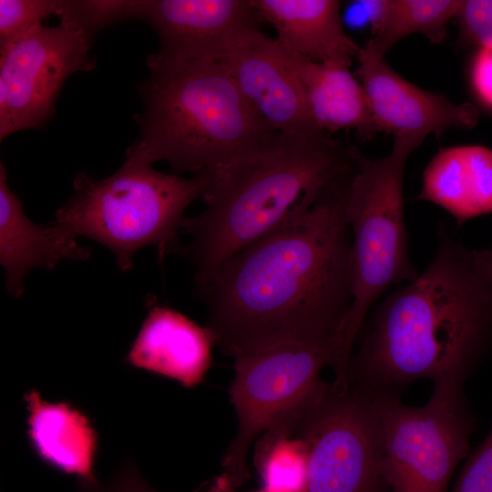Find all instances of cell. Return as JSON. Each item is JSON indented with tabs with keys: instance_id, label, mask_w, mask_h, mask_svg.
I'll return each instance as SVG.
<instances>
[{
	"instance_id": "cell-1",
	"label": "cell",
	"mask_w": 492,
	"mask_h": 492,
	"mask_svg": "<svg viewBox=\"0 0 492 492\" xmlns=\"http://www.w3.org/2000/svg\"><path fill=\"white\" fill-rule=\"evenodd\" d=\"M350 181L232 256L199 290L223 354L335 343L353 302Z\"/></svg>"
},
{
	"instance_id": "cell-2",
	"label": "cell",
	"mask_w": 492,
	"mask_h": 492,
	"mask_svg": "<svg viewBox=\"0 0 492 492\" xmlns=\"http://www.w3.org/2000/svg\"><path fill=\"white\" fill-rule=\"evenodd\" d=\"M436 252L412 281L372 308L346 386L400 396L413 382L464 383L492 344V276L445 222ZM357 339V341H358Z\"/></svg>"
},
{
	"instance_id": "cell-3",
	"label": "cell",
	"mask_w": 492,
	"mask_h": 492,
	"mask_svg": "<svg viewBox=\"0 0 492 492\" xmlns=\"http://www.w3.org/2000/svg\"><path fill=\"white\" fill-rule=\"evenodd\" d=\"M360 151L324 131L278 134L213 170L205 209L187 217L182 249L200 290L232 256L290 223L350 180Z\"/></svg>"
},
{
	"instance_id": "cell-4",
	"label": "cell",
	"mask_w": 492,
	"mask_h": 492,
	"mask_svg": "<svg viewBox=\"0 0 492 492\" xmlns=\"http://www.w3.org/2000/svg\"><path fill=\"white\" fill-rule=\"evenodd\" d=\"M138 84L139 133L127 156L166 161L173 174L215 170L271 142L272 130L219 61H159L149 56Z\"/></svg>"
},
{
	"instance_id": "cell-5",
	"label": "cell",
	"mask_w": 492,
	"mask_h": 492,
	"mask_svg": "<svg viewBox=\"0 0 492 492\" xmlns=\"http://www.w3.org/2000/svg\"><path fill=\"white\" fill-rule=\"evenodd\" d=\"M212 179L213 170L187 179L126 157L107 178L78 173L74 194L57 210L55 224L109 249L122 272L132 269L134 255L148 246L155 247L163 261L179 250L187 208L207 195Z\"/></svg>"
},
{
	"instance_id": "cell-6",
	"label": "cell",
	"mask_w": 492,
	"mask_h": 492,
	"mask_svg": "<svg viewBox=\"0 0 492 492\" xmlns=\"http://www.w3.org/2000/svg\"><path fill=\"white\" fill-rule=\"evenodd\" d=\"M423 139L394 138L391 151L370 159L360 153L347 193L354 258L353 302L336 336L331 368L339 383L372 308L392 287L418 274L408 251L403 183L407 160Z\"/></svg>"
},
{
	"instance_id": "cell-7",
	"label": "cell",
	"mask_w": 492,
	"mask_h": 492,
	"mask_svg": "<svg viewBox=\"0 0 492 492\" xmlns=\"http://www.w3.org/2000/svg\"><path fill=\"white\" fill-rule=\"evenodd\" d=\"M334 342L289 343L234 358L230 400L238 427L222 459V473L208 492H235L249 478L248 454L267 432L289 434L330 388L321 379Z\"/></svg>"
},
{
	"instance_id": "cell-8",
	"label": "cell",
	"mask_w": 492,
	"mask_h": 492,
	"mask_svg": "<svg viewBox=\"0 0 492 492\" xmlns=\"http://www.w3.org/2000/svg\"><path fill=\"white\" fill-rule=\"evenodd\" d=\"M464 383L434 384L420 406L400 396H373L383 434V472L391 492H447L450 478L469 451L474 420Z\"/></svg>"
},
{
	"instance_id": "cell-9",
	"label": "cell",
	"mask_w": 492,
	"mask_h": 492,
	"mask_svg": "<svg viewBox=\"0 0 492 492\" xmlns=\"http://www.w3.org/2000/svg\"><path fill=\"white\" fill-rule=\"evenodd\" d=\"M305 444V492H391L383 472V434L374 397L331 384L293 425Z\"/></svg>"
},
{
	"instance_id": "cell-10",
	"label": "cell",
	"mask_w": 492,
	"mask_h": 492,
	"mask_svg": "<svg viewBox=\"0 0 492 492\" xmlns=\"http://www.w3.org/2000/svg\"><path fill=\"white\" fill-rule=\"evenodd\" d=\"M92 43L72 26L36 25L0 46V139L44 127L74 73L91 71Z\"/></svg>"
},
{
	"instance_id": "cell-11",
	"label": "cell",
	"mask_w": 492,
	"mask_h": 492,
	"mask_svg": "<svg viewBox=\"0 0 492 492\" xmlns=\"http://www.w3.org/2000/svg\"><path fill=\"white\" fill-rule=\"evenodd\" d=\"M139 20L156 32L166 62L219 61L261 22L251 0H143Z\"/></svg>"
},
{
	"instance_id": "cell-12",
	"label": "cell",
	"mask_w": 492,
	"mask_h": 492,
	"mask_svg": "<svg viewBox=\"0 0 492 492\" xmlns=\"http://www.w3.org/2000/svg\"><path fill=\"white\" fill-rule=\"evenodd\" d=\"M361 83L368 97L375 129L397 137L424 139L447 129L474 128L477 109L422 89L398 75L367 41L356 56Z\"/></svg>"
},
{
	"instance_id": "cell-13",
	"label": "cell",
	"mask_w": 492,
	"mask_h": 492,
	"mask_svg": "<svg viewBox=\"0 0 492 492\" xmlns=\"http://www.w3.org/2000/svg\"><path fill=\"white\" fill-rule=\"evenodd\" d=\"M220 62L272 130L285 135L321 130L310 113L291 55L275 38L259 27L250 29Z\"/></svg>"
},
{
	"instance_id": "cell-14",
	"label": "cell",
	"mask_w": 492,
	"mask_h": 492,
	"mask_svg": "<svg viewBox=\"0 0 492 492\" xmlns=\"http://www.w3.org/2000/svg\"><path fill=\"white\" fill-rule=\"evenodd\" d=\"M210 330L179 311L152 305L131 345L127 361L134 367L193 387L211 364Z\"/></svg>"
},
{
	"instance_id": "cell-15",
	"label": "cell",
	"mask_w": 492,
	"mask_h": 492,
	"mask_svg": "<svg viewBox=\"0 0 492 492\" xmlns=\"http://www.w3.org/2000/svg\"><path fill=\"white\" fill-rule=\"evenodd\" d=\"M91 255L56 224L39 226L23 210L19 197L8 187L5 165L0 164V262L6 278V288L20 297L24 281L36 268L53 269L61 261H86Z\"/></svg>"
},
{
	"instance_id": "cell-16",
	"label": "cell",
	"mask_w": 492,
	"mask_h": 492,
	"mask_svg": "<svg viewBox=\"0 0 492 492\" xmlns=\"http://www.w3.org/2000/svg\"><path fill=\"white\" fill-rule=\"evenodd\" d=\"M260 21L272 25L278 43L314 62L352 64L361 46L344 31L337 0H251Z\"/></svg>"
},
{
	"instance_id": "cell-17",
	"label": "cell",
	"mask_w": 492,
	"mask_h": 492,
	"mask_svg": "<svg viewBox=\"0 0 492 492\" xmlns=\"http://www.w3.org/2000/svg\"><path fill=\"white\" fill-rule=\"evenodd\" d=\"M415 200L439 206L456 226L492 212V150L466 145L440 149L425 167Z\"/></svg>"
},
{
	"instance_id": "cell-18",
	"label": "cell",
	"mask_w": 492,
	"mask_h": 492,
	"mask_svg": "<svg viewBox=\"0 0 492 492\" xmlns=\"http://www.w3.org/2000/svg\"><path fill=\"white\" fill-rule=\"evenodd\" d=\"M25 400L27 434L36 456L78 481H97L94 462L97 436L88 417L68 403L46 401L36 389L26 392Z\"/></svg>"
},
{
	"instance_id": "cell-19",
	"label": "cell",
	"mask_w": 492,
	"mask_h": 492,
	"mask_svg": "<svg viewBox=\"0 0 492 492\" xmlns=\"http://www.w3.org/2000/svg\"><path fill=\"white\" fill-rule=\"evenodd\" d=\"M289 53L312 118L321 130L331 135L354 130L363 141L377 133L368 97L351 73L350 64L314 62Z\"/></svg>"
},
{
	"instance_id": "cell-20",
	"label": "cell",
	"mask_w": 492,
	"mask_h": 492,
	"mask_svg": "<svg viewBox=\"0 0 492 492\" xmlns=\"http://www.w3.org/2000/svg\"><path fill=\"white\" fill-rule=\"evenodd\" d=\"M462 0H382L368 42L385 54L399 41L419 34L433 44L443 43L447 24L454 20Z\"/></svg>"
},
{
	"instance_id": "cell-21",
	"label": "cell",
	"mask_w": 492,
	"mask_h": 492,
	"mask_svg": "<svg viewBox=\"0 0 492 492\" xmlns=\"http://www.w3.org/2000/svg\"><path fill=\"white\" fill-rule=\"evenodd\" d=\"M254 463L269 492H305L308 453L293 435L265 433L254 444Z\"/></svg>"
},
{
	"instance_id": "cell-22",
	"label": "cell",
	"mask_w": 492,
	"mask_h": 492,
	"mask_svg": "<svg viewBox=\"0 0 492 492\" xmlns=\"http://www.w3.org/2000/svg\"><path fill=\"white\" fill-rule=\"evenodd\" d=\"M142 0H63L60 23L81 31L92 43L101 30L130 19H138Z\"/></svg>"
},
{
	"instance_id": "cell-23",
	"label": "cell",
	"mask_w": 492,
	"mask_h": 492,
	"mask_svg": "<svg viewBox=\"0 0 492 492\" xmlns=\"http://www.w3.org/2000/svg\"><path fill=\"white\" fill-rule=\"evenodd\" d=\"M63 0H0V46L59 15Z\"/></svg>"
},
{
	"instance_id": "cell-24",
	"label": "cell",
	"mask_w": 492,
	"mask_h": 492,
	"mask_svg": "<svg viewBox=\"0 0 492 492\" xmlns=\"http://www.w3.org/2000/svg\"><path fill=\"white\" fill-rule=\"evenodd\" d=\"M454 21L461 47L492 46V0H462Z\"/></svg>"
},
{
	"instance_id": "cell-25",
	"label": "cell",
	"mask_w": 492,
	"mask_h": 492,
	"mask_svg": "<svg viewBox=\"0 0 492 492\" xmlns=\"http://www.w3.org/2000/svg\"><path fill=\"white\" fill-rule=\"evenodd\" d=\"M450 492H492V427L466 460Z\"/></svg>"
},
{
	"instance_id": "cell-26",
	"label": "cell",
	"mask_w": 492,
	"mask_h": 492,
	"mask_svg": "<svg viewBox=\"0 0 492 492\" xmlns=\"http://www.w3.org/2000/svg\"><path fill=\"white\" fill-rule=\"evenodd\" d=\"M80 492H158L142 477L137 468L128 464L111 480L100 483L78 482Z\"/></svg>"
},
{
	"instance_id": "cell-27",
	"label": "cell",
	"mask_w": 492,
	"mask_h": 492,
	"mask_svg": "<svg viewBox=\"0 0 492 492\" xmlns=\"http://www.w3.org/2000/svg\"><path fill=\"white\" fill-rule=\"evenodd\" d=\"M471 79L477 95L492 108V46L478 48L472 63Z\"/></svg>"
},
{
	"instance_id": "cell-28",
	"label": "cell",
	"mask_w": 492,
	"mask_h": 492,
	"mask_svg": "<svg viewBox=\"0 0 492 492\" xmlns=\"http://www.w3.org/2000/svg\"><path fill=\"white\" fill-rule=\"evenodd\" d=\"M475 254L487 272L492 276V247L475 250Z\"/></svg>"
},
{
	"instance_id": "cell-29",
	"label": "cell",
	"mask_w": 492,
	"mask_h": 492,
	"mask_svg": "<svg viewBox=\"0 0 492 492\" xmlns=\"http://www.w3.org/2000/svg\"><path fill=\"white\" fill-rule=\"evenodd\" d=\"M254 492H269V491H267V490H265V489L263 488V489H261V490L254 491Z\"/></svg>"
}]
</instances>
